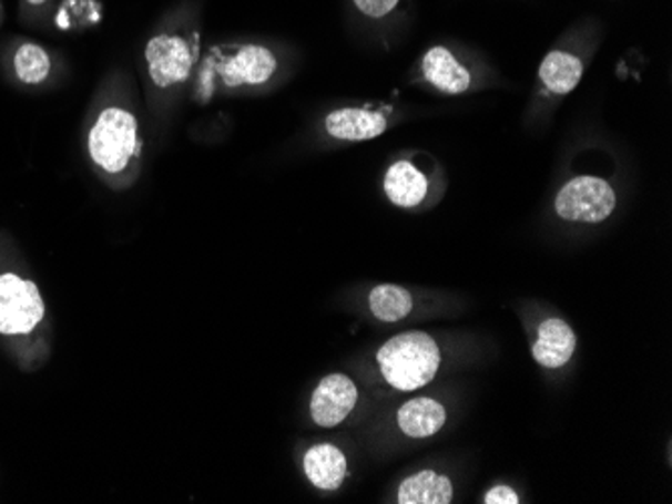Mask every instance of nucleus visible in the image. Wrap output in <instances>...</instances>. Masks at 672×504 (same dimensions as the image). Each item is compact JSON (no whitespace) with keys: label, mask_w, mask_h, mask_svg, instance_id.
I'll return each instance as SVG.
<instances>
[{"label":"nucleus","mask_w":672,"mask_h":504,"mask_svg":"<svg viewBox=\"0 0 672 504\" xmlns=\"http://www.w3.org/2000/svg\"><path fill=\"white\" fill-rule=\"evenodd\" d=\"M377 362L390 387L413 392L434 380L441 364V352L429 333L405 332L380 346Z\"/></svg>","instance_id":"f257e3e1"},{"label":"nucleus","mask_w":672,"mask_h":504,"mask_svg":"<svg viewBox=\"0 0 672 504\" xmlns=\"http://www.w3.org/2000/svg\"><path fill=\"white\" fill-rule=\"evenodd\" d=\"M138 147V121L130 111L109 107L99 115L89 133V153L103 172L120 173L128 167Z\"/></svg>","instance_id":"f03ea898"},{"label":"nucleus","mask_w":672,"mask_h":504,"mask_svg":"<svg viewBox=\"0 0 672 504\" xmlns=\"http://www.w3.org/2000/svg\"><path fill=\"white\" fill-rule=\"evenodd\" d=\"M617 207V194L604 179L576 177L556 197V212L568 222L600 224Z\"/></svg>","instance_id":"7ed1b4c3"},{"label":"nucleus","mask_w":672,"mask_h":504,"mask_svg":"<svg viewBox=\"0 0 672 504\" xmlns=\"http://www.w3.org/2000/svg\"><path fill=\"white\" fill-rule=\"evenodd\" d=\"M43 316V298L33 281L19 278L17 274L0 276V333L33 332Z\"/></svg>","instance_id":"20e7f679"},{"label":"nucleus","mask_w":672,"mask_h":504,"mask_svg":"<svg viewBox=\"0 0 672 504\" xmlns=\"http://www.w3.org/2000/svg\"><path fill=\"white\" fill-rule=\"evenodd\" d=\"M358 388L347 374H328L310 398V416L323 429H335L355 410Z\"/></svg>","instance_id":"39448f33"},{"label":"nucleus","mask_w":672,"mask_h":504,"mask_svg":"<svg viewBox=\"0 0 672 504\" xmlns=\"http://www.w3.org/2000/svg\"><path fill=\"white\" fill-rule=\"evenodd\" d=\"M145 59L150 65V75L157 86H172L182 83L192 71V51L180 37L160 34L147 44Z\"/></svg>","instance_id":"423d86ee"},{"label":"nucleus","mask_w":672,"mask_h":504,"mask_svg":"<svg viewBox=\"0 0 672 504\" xmlns=\"http://www.w3.org/2000/svg\"><path fill=\"white\" fill-rule=\"evenodd\" d=\"M276 71V56L264 47H242L236 56L220 65V75L228 86L262 85Z\"/></svg>","instance_id":"0eeeda50"},{"label":"nucleus","mask_w":672,"mask_h":504,"mask_svg":"<svg viewBox=\"0 0 672 504\" xmlns=\"http://www.w3.org/2000/svg\"><path fill=\"white\" fill-rule=\"evenodd\" d=\"M576 350V333L564 320L550 318L540 323L538 340L531 348L533 360L538 364L556 370L572 360Z\"/></svg>","instance_id":"6e6552de"},{"label":"nucleus","mask_w":672,"mask_h":504,"mask_svg":"<svg viewBox=\"0 0 672 504\" xmlns=\"http://www.w3.org/2000/svg\"><path fill=\"white\" fill-rule=\"evenodd\" d=\"M304 474L320 491H336L347 479L345 452L335 444H316L304 454Z\"/></svg>","instance_id":"1a4fd4ad"},{"label":"nucleus","mask_w":672,"mask_h":504,"mask_svg":"<svg viewBox=\"0 0 672 504\" xmlns=\"http://www.w3.org/2000/svg\"><path fill=\"white\" fill-rule=\"evenodd\" d=\"M326 133L335 140L367 141L387 130V119L365 109H338L326 117Z\"/></svg>","instance_id":"9d476101"},{"label":"nucleus","mask_w":672,"mask_h":504,"mask_svg":"<svg viewBox=\"0 0 672 504\" xmlns=\"http://www.w3.org/2000/svg\"><path fill=\"white\" fill-rule=\"evenodd\" d=\"M447 412L434 398H415L405 402L397 412V424L405 436L427 439L444 429Z\"/></svg>","instance_id":"9b49d317"},{"label":"nucleus","mask_w":672,"mask_h":504,"mask_svg":"<svg viewBox=\"0 0 672 504\" xmlns=\"http://www.w3.org/2000/svg\"><path fill=\"white\" fill-rule=\"evenodd\" d=\"M454 501V484L435 471H421L403 481L397 493L401 504H449Z\"/></svg>","instance_id":"f8f14e48"},{"label":"nucleus","mask_w":672,"mask_h":504,"mask_svg":"<svg viewBox=\"0 0 672 504\" xmlns=\"http://www.w3.org/2000/svg\"><path fill=\"white\" fill-rule=\"evenodd\" d=\"M424 73L431 85L451 95L464 93L471 85V75L466 66L459 65L456 56L441 47H435L425 54Z\"/></svg>","instance_id":"ddd939ff"},{"label":"nucleus","mask_w":672,"mask_h":504,"mask_svg":"<svg viewBox=\"0 0 672 504\" xmlns=\"http://www.w3.org/2000/svg\"><path fill=\"white\" fill-rule=\"evenodd\" d=\"M385 192L393 204L409 209L424 202L427 195V179L424 173L415 169L409 162L393 163L385 175Z\"/></svg>","instance_id":"4468645a"},{"label":"nucleus","mask_w":672,"mask_h":504,"mask_svg":"<svg viewBox=\"0 0 672 504\" xmlns=\"http://www.w3.org/2000/svg\"><path fill=\"white\" fill-rule=\"evenodd\" d=\"M584 73V66L574 54L553 51L543 59L540 66V79L556 95H566L574 91Z\"/></svg>","instance_id":"2eb2a0df"},{"label":"nucleus","mask_w":672,"mask_h":504,"mask_svg":"<svg viewBox=\"0 0 672 504\" xmlns=\"http://www.w3.org/2000/svg\"><path fill=\"white\" fill-rule=\"evenodd\" d=\"M370 313L380 322L395 323L405 320L413 310V296L395 284H380L369 294Z\"/></svg>","instance_id":"dca6fc26"},{"label":"nucleus","mask_w":672,"mask_h":504,"mask_svg":"<svg viewBox=\"0 0 672 504\" xmlns=\"http://www.w3.org/2000/svg\"><path fill=\"white\" fill-rule=\"evenodd\" d=\"M14 73L27 85L43 83L51 73V59L39 44H21L14 53Z\"/></svg>","instance_id":"f3484780"},{"label":"nucleus","mask_w":672,"mask_h":504,"mask_svg":"<svg viewBox=\"0 0 672 504\" xmlns=\"http://www.w3.org/2000/svg\"><path fill=\"white\" fill-rule=\"evenodd\" d=\"M483 503L486 504H518L520 503V496L516 494L513 488L506 486V484H498L483 496Z\"/></svg>","instance_id":"a211bd4d"},{"label":"nucleus","mask_w":672,"mask_h":504,"mask_svg":"<svg viewBox=\"0 0 672 504\" xmlns=\"http://www.w3.org/2000/svg\"><path fill=\"white\" fill-rule=\"evenodd\" d=\"M397 2L399 0H355L358 9L369 17H385L387 12L395 9Z\"/></svg>","instance_id":"6ab92c4d"},{"label":"nucleus","mask_w":672,"mask_h":504,"mask_svg":"<svg viewBox=\"0 0 672 504\" xmlns=\"http://www.w3.org/2000/svg\"><path fill=\"white\" fill-rule=\"evenodd\" d=\"M27 2H31V4H43L44 0H27Z\"/></svg>","instance_id":"aec40b11"}]
</instances>
